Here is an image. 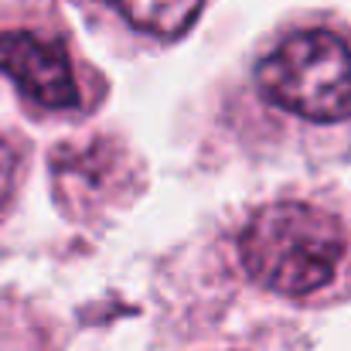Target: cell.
<instances>
[{
    "mask_svg": "<svg viewBox=\"0 0 351 351\" xmlns=\"http://www.w3.org/2000/svg\"><path fill=\"white\" fill-rule=\"evenodd\" d=\"M351 239L345 222L304 198L263 205L239 232V263L263 290L307 300L341 280Z\"/></svg>",
    "mask_w": 351,
    "mask_h": 351,
    "instance_id": "6da1fadb",
    "label": "cell"
},
{
    "mask_svg": "<svg viewBox=\"0 0 351 351\" xmlns=\"http://www.w3.org/2000/svg\"><path fill=\"white\" fill-rule=\"evenodd\" d=\"M266 106L314 126L351 117V45L331 27L283 34L252 72Z\"/></svg>",
    "mask_w": 351,
    "mask_h": 351,
    "instance_id": "7a4b0ae2",
    "label": "cell"
},
{
    "mask_svg": "<svg viewBox=\"0 0 351 351\" xmlns=\"http://www.w3.org/2000/svg\"><path fill=\"white\" fill-rule=\"evenodd\" d=\"M0 72L38 106V110H79L82 82L69 45L41 27H3L0 31Z\"/></svg>",
    "mask_w": 351,
    "mask_h": 351,
    "instance_id": "3957f363",
    "label": "cell"
},
{
    "mask_svg": "<svg viewBox=\"0 0 351 351\" xmlns=\"http://www.w3.org/2000/svg\"><path fill=\"white\" fill-rule=\"evenodd\" d=\"M103 3L113 7L133 31L154 38L184 34L205 7V0H103Z\"/></svg>",
    "mask_w": 351,
    "mask_h": 351,
    "instance_id": "277c9868",
    "label": "cell"
},
{
    "mask_svg": "<svg viewBox=\"0 0 351 351\" xmlns=\"http://www.w3.org/2000/svg\"><path fill=\"white\" fill-rule=\"evenodd\" d=\"M14 178H17V157H14L10 143L0 136V208L7 205V198L14 191Z\"/></svg>",
    "mask_w": 351,
    "mask_h": 351,
    "instance_id": "5b68a950",
    "label": "cell"
}]
</instances>
